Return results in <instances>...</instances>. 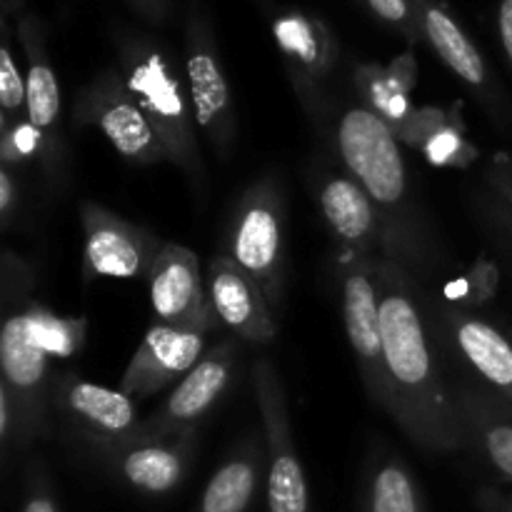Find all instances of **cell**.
Segmentation results:
<instances>
[{
  "instance_id": "9",
  "label": "cell",
  "mask_w": 512,
  "mask_h": 512,
  "mask_svg": "<svg viewBox=\"0 0 512 512\" xmlns=\"http://www.w3.org/2000/svg\"><path fill=\"white\" fill-rule=\"evenodd\" d=\"M50 410L73 430L75 438L95 450L128 445L143 423L130 395L88 383L73 373L50 378Z\"/></svg>"
},
{
  "instance_id": "29",
  "label": "cell",
  "mask_w": 512,
  "mask_h": 512,
  "mask_svg": "<svg viewBox=\"0 0 512 512\" xmlns=\"http://www.w3.org/2000/svg\"><path fill=\"white\" fill-rule=\"evenodd\" d=\"M498 283H500L498 265L490 263V260H478V263L473 265V270H470L458 285L450 288L448 295L450 298H455V293H458L460 298L470 300V305H475L493 298V295L498 293Z\"/></svg>"
},
{
  "instance_id": "19",
  "label": "cell",
  "mask_w": 512,
  "mask_h": 512,
  "mask_svg": "<svg viewBox=\"0 0 512 512\" xmlns=\"http://www.w3.org/2000/svg\"><path fill=\"white\" fill-rule=\"evenodd\" d=\"M205 355V333L173 328V325H153L135 348L120 390L133 400H145L160 393L175 380H183L200 358Z\"/></svg>"
},
{
  "instance_id": "18",
  "label": "cell",
  "mask_w": 512,
  "mask_h": 512,
  "mask_svg": "<svg viewBox=\"0 0 512 512\" xmlns=\"http://www.w3.org/2000/svg\"><path fill=\"white\" fill-rule=\"evenodd\" d=\"M440 323L445 340L455 350L460 363L475 375L483 388L512 403V338L470 313L463 305L445 300L440 305Z\"/></svg>"
},
{
  "instance_id": "11",
  "label": "cell",
  "mask_w": 512,
  "mask_h": 512,
  "mask_svg": "<svg viewBox=\"0 0 512 512\" xmlns=\"http://www.w3.org/2000/svg\"><path fill=\"white\" fill-rule=\"evenodd\" d=\"M238 363V340H223L200 358V363L180 380L173 393L153 415L140 423L133 443H163L195 430V425L213 410L233 380Z\"/></svg>"
},
{
  "instance_id": "36",
  "label": "cell",
  "mask_w": 512,
  "mask_h": 512,
  "mask_svg": "<svg viewBox=\"0 0 512 512\" xmlns=\"http://www.w3.org/2000/svg\"><path fill=\"white\" fill-rule=\"evenodd\" d=\"M503 225H505V233H508V243L512 248V210H510V213H508V210L503 213Z\"/></svg>"
},
{
  "instance_id": "21",
  "label": "cell",
  "mask_w": 512,
  "mask_h": 512,
  "mask_svg": "<svg viewBox=\"0 0 512 512\" xmlns=\"http://www.w3.org/2000/svg\"><path fill=\"white\" fill-rule=\"evenodd\" d=\"M465 448L512 483V403L473 383L453 385Z\"/></svg>"
},
{
  "instance_id": "13",
  "label": "cell",
  "mask_w": 512,
  "mask_h": 512,
  "mask_svg": "<svg viewBox=\"0 0 512 512\" xmlns=\"http://www.w3.org/2000/svg\"><path fill=\"white\" fill-rule=\"evenodd\" d=\"M273 38L305 113L323 118L325 83L338 63V43L330 28L303 10H285L273 18Z\"/></svg>"
},
{
  "instance_id": "10",
  "label": "cell",
  "mask_w": 512,
  "mask_h": 512,
  "mask_svg": "<svg viewBox=\"0 0 512 512\" xmlns=\"http://www.w3.org/2000/svg\"><path fill=\"white\" fill-rule=\"evenodd\" d=\"M83 223V278L93 283L98 278L135 280L148 278L155 258L165 248L158 235L143 225L120 218L95 200L80 203Z\"/></svg>"
},
{
  "instance_id": "24",
  "label": "cell",
  "mask_w": 512,
  "mask_h": 512,
  "mask_svg": "<svg viewBox=\"0 0 512 512\" xmlns=\"http://www.w3.org/2000/svg\"><path fill=\"white\" fill-rule=\"evenodd\" d=\"M415 83V63L410 55L395 60L390 68H380V65H360L355 70V85L360 90L363 105H368L373 113H378L395 135L403 133L405 125L415 115L410 105V88Z\"/></svg>"
},
{
  "instance_id": "23",
  "label": "cell",
  "mask_w": 512,
  "mask_h": 512,
  "mask_svg": "<svg viewBox=\"0 0 512 512\" xmlns=\"http://www.w3.org/2000/svg\"><path fill=\"white\" fill-rule=\"evenodd\" d=\"M265 455V440L250 438L238 445L230 460H225L215 475L210 478L203 498H200V512H245L255 490H258Z\"/></svg>"
},
{
  "instance_id": "28",
  "label": "cell",
  "mask_w": 512,
  "mask_h": 512,
  "mask_svg": "<svg viewBox=\"0 0 512 512\" xmlns=\"http://www.w3.org/2000/svg\"><path fill=\"white\" fill-rule=\"evenodd\" d=\"M28 118V88L20 65L10 48L8 18H3V45H0V123L10 125Z\"/></svg>"
},
{
  "instance_id": "12",
  "label": "cell",
  "mask_w": 512,
  "mask_h": 512,
  "mask_svg": "<svg viewBox=\"0 0 512 512\" xmlns=\"http://www.w3.org/2000/svg\"><path fill=\"white\" fill-rule=\"evenodd\" d=\"M48 358L50 355L30 335L23 308L5 313L0 333V385L8 390L18 413L20 448L50 430Z\"/></svg>"
},
{
  "instance_id": "35",
  "label": "cell",
  "mask_w": 512,
  "mask_h": 512,
  "mask_svg": "<svg viewBox=\"0 0 512 512\" xmlns=\"http://www.w3.org/2000/svg\"><path fill=\"white\" fill-rule=\"evenodd\" d=\"M23 512H58V508H55V503L48 498V495L38 493V495H33L28 503H25Z\"/></svg>"
},
{
  "instance_id": "15",
  "label": "cell",
  "mask_w": 512,
  "mask_h": 512,
  "mask_svg": "<svg viewBox=\"0 0 512 512\" xmlns=\"http://www.w3.org/2000/svg\"><path fill=\"white\" fill-rule=\"evenodd\" d=\"M148 285L158 323L205 335L220 325L208 280L200 275L198 255L185 245L165 243L150 270Z\"/></svg>"
},
{
  "instance_id": "30",
  "label": "cell",
  "mask_w": 512,
  "mask_h": 512,
  "mask_svg": "<svg viewBox=\"0 0 512 512\" xmlns=\"http://www.w3.org/2000/svg\"><path fill=\"white\" fill-rule=\"evenodd\" d=\"M365 3L370 5V10H373L383 23L400 30L410 43H415V40L420 38L418 18H415V10L410 0H365Z\"/></svg>"
},
{
  "instance_id": "32",
  "label": "cell",
  "mask_w": 512,
  "mask_h": 512,
  "mask_svg": "<svg viewBox=\"0 0 512 512\" xmlns=\"http://www.w3.org/2000/svg\"><path fill=\"white\" fill-rule=\"evenodd\" d=\"M498 33H500V43H503L505 60H508L512 70V0H500Z\"/></svg>"
},
{
  "instance_id": "7",
  "label": "cell",
  "mask_w": 512,
  "mask_h": 512,
  "mask_svg": "<svg viewBox=\"0 0 512 512\" xmlns=\"http://www.w3.org/2000/svg\"><path fill=\"white\" fill-rule=\"evenodd\" d=\"M253 388L263 418L265 455H268V510L308 512V485L295 453L285 385L270 358L253 363Z\"/></svg>"
},
{
  "instance_id": "5",
  "label": "cell",
  "mask_w": 512,
  "mask_h": 512,
  "mask_svg": "<svg viewBox=\"0 0 512 512\" xmlns=\"http://www.w3.org/2000/svg\"><path fill=\"white\" fill-rule=\"evenodd\" d=\"M73 128H98L115 153L133 165L168 163L163 140L138 100L125 85L118 68H105L78 90L73 103Z\"/></svg>"
},
{
  "instance_id": "17",
  "label": "cell",
  "mask_w": 512,
  "mask_h": 512,
  "mask_svg": "<svg viewBox=\"0 0 512 512\" xmlns=\"http://www.w3.org/2000/svg\"><path fill=\"white\" fill-rule=\"evenodd\" d=\"M20 45L25 53V88H28V120L45 140L43 173L53 185H60L65 175V143H63V105L60 85L45 50L43 25L35 15L18 20Z\"/></svg>"
},
{
  "instance_id": "25",
  "label": "cell",
  "mask_w": 512,
  "mask_h": 512,
  "mask_svg": "<svg viewBox=\"0 0 512 512\" xmlns=\"http://www.w3.org/2000/svg\"><path fill=\"white\" fill-rule=\"evenodd\" d=\"M398 138L420 150L433 165L465 168L478 158V150L465 140L463 123L458 118H448L438 108L415 110V115Z\"/></svg>"
},
{
  "instance_id": "6",
  "label": "cell",
  "mask_w": 512,
  "mask_h": 512,
  "mask_svg": "<svg viewBox=\"0 0 512 512\" xmlns=\"http://www.w3.org/2000/svg\"><path fill=\"white\" fill-rule=\"evenodd\" d=\"M185 80L200 133L220 160H228L238 140V118L213 28L198 5H190L185 18Z\"/></svg>"
},
{
  "instance_id": "1",
  "label": "cell",
  "mask_w": 512,
  "mask_h": 512,
  "mask_svg": "<svg viewBox=\"0 0 512 512\" xmlns=\"http://www.w3.org/2000/svg\"><path fill=\"white\" fill-rule=\"evenodd\" d=\"M388 413L415 445L435 453L465 448L453 385L440 365L423 293L408 265L378 255Z\"/></svg>"
},
{
  "instance_id": "16",
  "label": "cell",
  "mask_w": 512,
  "mask_h": 512,
  "mask_svg": "<svg viewBox=\"0 0 512 512\" xmlns=\"http://www.w3.org/2000/svg\"><path fill=\"white\" fill-rule=\"evenodd\" d=\"M318 205L345 253L395 255L400 258L393 225L380 205L350 173H323L318 178Z\"/></svg>"
},
{
  "instance_id": "20",
  "label": "cell",
  "mask_w": 512,
  "mask_h": 512,
  "mask_svg": "<svg viewBox=\"0 0 512 512\" xmlns=\"http://www.w3.org/2000/svg\"><path fill=\"white\" fill-rule=\"evenodd\" d=\"M205 280L218 320L235 338L265 345L278 335L275 313L270 310L263 290L233 260L223 253L210 260Z\"/></svg>"
},
{
  "instance_id": "37",
  "label": "cell",
  "mask_w": 512,
  "mask_h": 512,
  "mask_svg": "<svg viewBox=\"0 0 512 512\" xmlns=\"http://www.w3.org/2000/svg\"><path fill=\"white\" fill-rule=\"evenodd\" d=\"M510 338H512V328H510Z\"/></svg>"
},
{
  "instance_id": "27",
  "label": "cell",
  "mask_w": 512,
  "mask_h": 512,
  "mask_svg": "<svg viewBox=\"0 0 512 512\" xmlns=\"http://www.w3.org/2000/svg\"><path fill=\"white\" fill-rule=\"evenodd\" d=\"M370 512H420L418 485L400 460H383L370 480Z\"/></svg>"
},
{
  "instance_id": "31",
  "label": "cell",
  "mask_w": 512,
  "mask_h": 512,
  "mask_svg": "<svg viewBox=\"0 0 512 512\" xmlns=\"http://www.w3.org/2000/svg\"><path fill=\"white\" fill-rule=\"evenodd\" d=\"M20 173H15L8 165H0V223L3 230L13 228L20 213Z\"/></svg>"
},
{
  "instance_id": "2",
  "label": "cell",
  "mask_w": 512,
  "mask_h": 512,
  "mask_svg": "<svg viewBox=\"0 0 512 512\" xmlns=\"http://www.w3.org/2000/svg\"><path fill=\"white\" fill-rule=\"evenodd\" d=\"M115 48V68L120 70L158 138L163 140L168 163H173L188 178L195 195H203L205 163L200 153V128L195 123L185 70H180L170 50L148 33L123 30L115 38Z\"/></svg>"
},
{
  "instance_id": "8",
  "label": "cell",
  "mask_w": 512,
  "mask_h": 512,
  "mask_svg": "<svg viewBox=\"0 0 512 512\" xmlns=\"http://www.w3.org/2000/svg\"><path fill=\"white\" fill-rule=\"evenodd\" d=\"M343 263V323L355 353L365 393L388 410V378H385L383 330H380L378 255L345 253Z\"/></svg>"
},
{
  "instance_id": "3",
  "label": "cell",
  "mask_w": 512,
  "mask_h": 512,
  "mask_svg": "<svg viewBox=\"0 0 512 512\" xmlns=\"http://www.w3.org/2000/svg\"><path fill=\"white\" fill-rule=\"evenodd\" d=\"M223 255L258 283L273 313L280 310L285 290V198L278 175H260L235 200Z\"/></svg>"
},
{
  "instance_id": "22",
  "label": "cell",
  "mask_w": 512,
  "mask_h": 512,
  "mask_svg": "<svg viewBox=\"0 0 512 512\" xmlns=\"http://www.w3.org/2000/svg\"><path fill=\"white\" fill-rule=\"evenodd\" d=\"M198 438L195 430L163 443H133L120 448L98 450L113 463L120 478L143 493H168L183 483L190 468Z\"/></svg>"
},
{
  "instance_id": "26",
  "label": "cell",
  "mask_w": 512,
  "mask_h": 512,
  "mask_svg": "<svg viewBox=\"0 0 512 512\" xmlns=\"http://www.w3.org/2000/svg\"><path fill=\"white\" fill-rule=\"evenodd\" d=\"M23 313L30 335L50 358H73L83 348L88 328L85 318H60L40 303H28Z\"/></svg>"
},
{
  "instance_id": "33",
  "label": "cell",
  "mask_w": 512,
  "mask_h": 512,
  "mask_svg": "<svg viewBox=\"0 0 512 512\" xmlns=\"http://www.w3.org/2000/svg\"><path fill=\"white\" fill-rule=\"evenodd\" d=\"M490 185L498 190L500 198L510 205L512 210V163H495L490 170Z\"/></svg>"
},
{
  "instance_id": "14",
  "label": "cell",
  "mask_w": 512,
  "mask_h": 512,
  "mask_svg": "<svg viewBox=\"0 0 512 512\" xmlns=\"http://www.w3.org/2000/svg\"><path fill=\"white\" fill-rule=\"evenodd\" d=\"M410 3H413L415 18H418L420 38L453 70L455 78L463 80L478 95V100L493 115V120H498L500 125H510L512 105L508 95L495 80L493 70H490L488 60L483 58L478 45L468 38V33L460 28L450 10L438 0H410Z\"/></svg>"
},
{
  "instance_id": "4",
  "label": "cell",
  "mask_w": 512,
  "mask_h": 512,
  "mask_svg": "<svg viewBox=\"0 0 512 512\" xmlns=\"http://www.w3.org/2000/svg\"><path fill=\"white\" fill-rule=\"evenodd\" d=\"M335 148L345 165V173L353 175L380 205L388 223L393 225L400 248V260L408 253V243L400 230L398 210L408 205V170L395 130L368 105H350L335 118Z\"/></svg>"
},
{
  "instance_id": "34",
  "label": "cell",
  "mask_w": 512,
  "mask_h": 512,
  "mask_svg": "<svg viewBox=\"0 0 512 512\" xmlns=\"http://www.w3.org/2000/svg\"><path fill=\"white\" fill-rule=\"evenodd\" d=\"M128 3L133 5L135 13H140L150 23H160V20L168 18L170 0H128Z\"/></svg>"
}]
</instances>
